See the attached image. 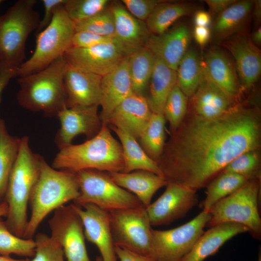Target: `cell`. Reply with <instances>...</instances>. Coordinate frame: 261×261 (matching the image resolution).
I'll return each instance as SVG.
<instances>
[{
    "mask_svg": "<svg viewBox=\"0 0 261 261\" xmlns=\"http://www.w3.org/2000/svg\"><path fill=\"white\" fill-rule=\"evenodd\" d=\"M94 261H102V260L101 256H97Z\"/></svg>",
    "mask_w": 261,
    "mask_h": 261,
    "instance_id": "54",
    "label": "cell"
},
{
    "mask_svg": "<svg viewBox=\"0 0 261 261\" xmlns=\"http://www.w3.org/2000/svg\"><path fill=\"white\" fill-rule=\"evenodd\" d=\"M128 57L133 92L144 96L153 72L155 56L149 49L145 47Z\"/></svg>",
    "mask_w": 261,
    "mask_h": 261,
    "instance_id": "33",
    "label": "cell"
},
{
    "mask_svg": "<svg viewBox=\"0 0 261 261\" xmlns=\"http://www.w3.org/2000/svg\"><path fill=\"white\" fill-rule=\"evenodd\" d=\"M109 214L115 246L149 256L153 229L146 207L114 210Z\"/></svg>",
    "mask_w": 261,
    "mask_h": 261,
    "instance_id": "11",
    "label": "cell"
},
{
    "mask_svg": "<svg viewBox=\"0 0 261 261\" xmlns=\"http://www.w3.org/2000/svg\"><path fill=\"white\" fill-rule=\"evenodd\" d=\"M203 63L211 80L234 103L242 88L233 61L223 50L214 47L206 52Z\"/></svg>",
    "mask_w": 261,
    "mask_h": 261,
    "instance_id": "22",
    "label": "cell"
},
{
    "mask_svg": "<svg viewBox=\"0 0 261 261\" xmlns=\"http://www.w3.org/2000/svg\"><path fill=\"white\" fill-rule=\"evenodd\" d=\"M2 1H3V0H0V4H1V3H2Z\"/></svg>",
    "mask_w": 261,
    "mask_h": 261,
    "instance_id": "56",
    "label": "cell"
},
{
    "mask_svg": "<svg viewBox=\"0 0 261 261\" xmlns=\"http://www.w3.org/2000/svg\"><path fill=\"white\" fill-rule=\"evenodd\" d=\"M188 99L177 84L167 99L163 114L169 124L172 133L177 129L187 114Z\"/></svg>",
    "mask_w": 261,
    "mask_h": 261,
    "instance_id": "37",
    "label": "cell"
},
{
    "mask_svg": "<svg viewBox=\"0 0 261 261\" xmlns=\"http://www.w3.org/2000/svg\"><path fill=\"white\" fill-rule=\"evenodd\" d=\"M102 77L77 69L66 61L63 83L67 107L99 106Z\"/></svg>",
    "mask_w": 261,
    "mask_h": 261,
    "instance_id": "19",
    "label": "cell"
},
{
    "mask_svg": "<svg viewBox=\"0 0 261 261\" xmlns=\"http://www.w3.org/2000/svg\"><path fill=\"white\" fill-rule=\"evenodd\" d=\"M203 61L193 48H188L181 59L177 69V85L188 98L196 91L202 79Z\"/></svg>",
    "mask_w": 261,
    "mask_h": 261,
    "instance_id": "32",
    "label": "cell"
},
{
    "mask_svg": "<svg viewBox=\"0 0 261 261\" xmlns=\"http://www.w3.org/2000/svg\"><path fill=\"white\" fill-rule=\"evenodd\" d=\"M63 57L72 67L103 76L127 57L116 42L88 48L70 47Z\"/></svg>",
    "mask_w": 261,
    "mask_h": 261,
    "instance_id": "14",
    "label": "cell"
},
{
    "mask_svg": "<svg viewBox=\"0 0 261 261\" xmlns=\"http://www.w3.org/2000/svg\"><path fill=\"white\" fill-rule=\"evenodd\" d=\"M115 25L114 39L128 56L146 47L150 33L145 22L134 17L121 2H114L110 7Z\"/></svg>",
    "mask_w": 261,
    "mask_h": 261,
    "instance_id": "18",
    "label": "cell"
},
{
    "mask_svg": "<svg viewBox=\"0 0 261 261\" xmlns=\"http://www.w3.org/2000/svg\"><path fill=\"white\" fill-rule=\"evenodd\" d=\"M193 21L195 26L209 28L212 23L211 16L206 11H198L194 14Z\"/></svg>",
    "mask_w": 261,
    "mask_h": 261,
    "instance_id": "48",
    "label": "cell"
},
{
    "mask_svg": "<svg viewBox=\"0 0 261 261\" xmlns=\"http://www.w3.org/2000/svg\"><path fill=\"white\" fill-rule=\"evenodd\" d=\"M112 42H116L114 38L88 31H76L72 38L70 47L88 48Z\"/></svg>",
    "mask_w": 261,
    "mask_h": 261,
    "instance_id": "43",
    "label": "cell"
},
{
    "mask_svg": "<svg viewBox=\"0 0 261 261\" xmlns=\"http://www.w3.org/2000/svg\"><path fill=\"white\" fill-rule=\"evenodd\" d=\"M65 63L62 56L44 69L20 77L17 94L19 104L32 112H42L45 117H57L67 107L63 83Z\"/></svg>",
    "mask_w": 261,
    "mask_h": 261,
    "instance_id": "5",
    "label": "cell"
},
{
    "mask_svg": "<svg viewBox=\"0 0 261 261\" xmlns=\"http://www.w3.org/2000/svg\"><path fill=\"white\" fill-rule=\"evenodd\" d=\"M152 113L146 98L133 93L113 110L104 124L122 129L138 140Z\"/></svg>",
    "mask_w": 261,
    "mask_h": 261,
    "instance_id": "21",
    "label": "cell"
},
{
    "mask_svg": "<svg viewBox=\"0 0 261 261\" xmlns=\"http://www.w3.org/2000/svg\"><path fill=\"white\" fill-rule=\"evenodd\" d=\"M190 98L192 112L208 118L221 116L230 110L234 104L211 80L204 67L202 81Z\"/></svg>",
    "mask_w": 261,
    "mask_h": 261,
    "instance_id": "25",
    "label": "cell"
},
{
    "mask_svg": "<svg viewBox=\"0 0 261 261\" xmlns=\"http://www.w3.org/2000/svg\"><path fill=\"white\" fill-rule=\"evenodd\" d=\"M246 232H249L246 227L233 222L222 223L209 227L181 261H204L216 254L228 240Z\"/></svg>",
    "mask_w": 261,
    "mask_h": 261,
    "instance_id": "24",
    "label": "cell"
},
{
    "mask_svg": "<svg viewBox=\"0 0 261 261\" xmlns=\"http://www.w3.org/2000/svg\"><path fill=\"white\" fill-rule=\"evenodd\" d=\"M160 196L146 207L151 226L170 224L183 218L199 202L197 190L169 182Z\"/></svg>",
    "mask_w": 261,
    "mask_h": 261,
    "instance_id": "13",
    "label": "cell"
},
{
    "mask_svg": "<svg viewBox=\"0 0 261 261\" xmlns=\"http://www.w3.org/2000/svg\"><path fill=\"white\" fill-rule=\"evenodd\" d=\"M191 37L188 27L184 23H180L160 34H151L146 47L176 71L189 48Z\"/></svg>",
    "mask_w": 261,
    "mask_h": 261,
    "instance_id": "20",
    "label": "cell"
},
{
    "mask_svg": "<svg viewBox=\"0 0 261 261\" xmlns=\"http://www.w3.org/2000/svg\"><path fill=\"white\" fill-rule=\"evenodd\" d=\"M51 166L74 173L86 169L122 172V148L108 125L102 123L100 130L93 138L82 144H70L59 149Z\"/></svg>",
    "mask_w": 261,
    "mask_h": 261,
    "instance_id": "2",
    "label": "cell"
},
{
    "mask_svg": "<svg viewBox=\"0 0 261 261\" xmlns=\"http://www.w3.org/2000/svg\"><path fill=\"white\" fill-rule=\"evenodd\" d=\"M221 173L240 175L248 180L260 179V160L258 151H247L239 155Z\"/></svg>",
    "mask_w": 261,
    "mask_h": 261,
    "instance_id": "38",
    "label": "cell"
},
{
    "mask_svg": "<svg viewBox=\"0 0 261 261\" xmlns=\"http://www.w3.org/2000/svg\"><path fill=\"white\" fill-rule=\"evenodd\" d=\"M195 6L186 1L162 0L154 8L145 20V24L152 35L160 34L178 19L193 13Z\"/></svg>",
    "mask_w": 261,
    "mask_h": 261,
    "instance_id": "30",
    "label": "cell"
},
{
    "mask_svg": "<svg viewBox=\"0 0 261 261\" xmlns=\"http://www.w3.org/2000/svg\"><path fill=\"white\" fill-rule=\"evenodd\" d=\"M132 93L127 56L115 69L102 77L99 103L102 108L100 116L102 123H104L113 110Z\"/></svg>",
    "mask_w": 261,
    "mask_h": 261,
    "instance_id": "23",
    "label": "cell"
},
{
    "mask_svg": "<svg viewBox=\"0 0 261 261\" xmlns=\"http://www.w3.org/2000/svg\"><path fill=\"white\" fill-rule=\"evenodd\" d=\"M233 57L242 89L251 87L261 73V52L247 34L237 33L222 42Z\"/></svg>",
    "mask_w": 261,
    "mask_h": 261,
    "instance_id": "17",
    "label": "cell"
},
{
    "mask_svg": "<svg viewBox=\"0 0 261 261\" xmlns=\"http://www.w3.org/2000/svg\"><path fill=\"white\" fill-rule=\"evenodd\" d=\"M212 36L209 28L195 26L193 37L196 42L201 46H204L209 41Z\"/></svg>",
    "mask_w": 261,
    "mask_h": 261,
    "instance_id": "47",
    "label": "cell"
},
{
    "mask_svg": "<svg viewBox=\"0 0 261 261\" xmlns=\"http://www.w3.org/2000/svg\"><path fill=\"white\" fill-rule=\"evenodd\" d=\"M63 4L55 9L50 24L36 34L35 50L17 71L16 76H26L44 69L63 56L71 47L75 24L66 13Z\"/></svg>",
    "mask_w": 261,
    "mask_h": 261,
    "instance_id": "7",
    "label": "cell"
},
{
    "mask_svg": "<svg viewBox=\"0 0 261 261\" xmlns=\"http://www.w3.org/2000/svg\"><path fill=\"white\" fill-rule=\"evenodd\" d=\"M253 4L254 0H237L218 14L211 30L214 38L222 42L237 34L252 12Z\"/></svg>",
    "mask_w": 261,
    "mask_h": 261,
    "instance_id": "28",
    "label": "cell"
},
{
    "mask_svg": "<svg viewBox=\"0 0 261 261\" xmlns=\"http://www.w3.org/2000/svg\"><path fill=\"white\" fill-rule=\"evenodd\" d=\"M8 211V204L5 201L0 203V218L6 217Z\"/></svg>",
    "mask_w": 261,
    "mask_h": 261,
    "instance_id": "52",
    "label": "cell"
},
{
    "mask_svg": "<svg viewBox=\"0 0 261 261\" xmlns=\"http://www.w3.org/2000/svg\"><path fill=\"white\" fill-rule=\"evenodd\" d=\"M253 16L255 25L256 28L261 26L260 23L261 21V0H254L253 7Z\"/></svg>",
    "mask_w": 261,
    "mask_h": 261,
    "instance_id": "50",
    "label": "cell"
},
{
    "mask_svg": "<svg viewBox=\"0 0 261 261\" xmlns=\"http://www.w3.org/2000/svg\"><path fill=\"white\" fill-rule=\"evenodd\" d=\"M210 219L202 211L184 224L167 230H152L149 256L156 261H181L190 251Z\"/></svg>",
    "mask_w": 261,
    "mask_h": 261,
    "instance_id": "10",
    "label": "cell"
},
{
    "mask_svg": "<svg viewBox=\"0 0 261 261\" xmlns=\"http://www.w3.org/2000/svg\"><path fill=\"white\" fill-rule=\"evenodd\" d=\"M108 0H66L63 7L74 23L91 17L107 8Z\"/></svg>",
    "mask_w": 261,
    "mask_h": 261,
    "instance_id": "40",
    "label": "cell"
},
{
    "mask_svg": "<svg viewBox=\"0 0 261 261\" xmlns=\"http://www.w3.org/2000/svg\"><path fill=\"white\" fill-rule=\"evenodd\" d=\"M257 261H261V250H260V252H259L258 254V259Z\"/></svg>",
    "mask_w": 261,
    "mask_h": 261,
    "instance_id": "55",
    "label": "cell"
},
{
    "mask_svg": "<svg viewBox=\"0 0 261 261\" xmlns=\"http://www.w3.org/2000/svg\"><path fill=\"white\" fill-rule=\"evenodd\" d=\"M34 240L35 253L31 261H65L62 246L50 236L39 233Z\"/></svg>",
    "mask_w": 261,
    "mask_h": 261,
    "instance_id": "41",
    "label": "cell"
},
{
    "mask_svg": "<svg viewBox=\"0 0 261 261\" xmlns=\"http://www.w3.org/2000/svg\"><path fill=\"white\" fill-rule=\"evenodd\" d=\"M74 24L75 32L88 31L114 39V20L110 7Z\"/></svg>",
    "mask_w": 261,
    "mask_h": 261,
    "instance_id": "39",
    "label": "cell"
},
{
    "mask_svg": "<svg viewBox=\"0 0 261 261\" xmlns=\"http://www.w3.org/2000/svg\"><path fill=\"white\" fill-rule=\"evenodd\" d=\"M79 194L73 203L96 205L107 212L144 206L132 193L118 186L108 172L86 169L76 173Z\"/></svg>",
    "mask_w": 261,
    "mask_h": 261,
    "instance_id": "9",
    "label": "cell"
},
{
    "mask_svg": "<svg viewBox=\"0 0 261 261\" xmlns=\"http://www.w3.org/2000/svg\"><path fill=\"white\" fill-rule=\"evenodd\" d=\"M252 42L257 47H259L261 44V26L258 27L252 33L250 37Z\"/></svg>",
    "mask_w": 261,
    "mask_h": 261,
    "instance_id": "51",
    "label": "cell"
},
{
    "mask_svg": "<svg viewBox=\"0 0 261 261\" xmlns=\"http://www.w3.org/2000/svg\"><path fill=\"white\" fill-rule=\"evenodd\" d=\"M74 207L82 220L85 238L98 248L102 261H118L112 236L109 212L87 203Z\"/></svg>",
    "mask_w": 261,
    "mask_h": 261,
    "instance_id": "16",
    "label": "cell"
},
{
    "mask_svg": "<svg viewBox=\"0 0 261 261\" xmlns=\"http://www.w3.org/2000/svg\"><path fill=\"white\" fill-rule=\"evenodd\" d=\"M248 180L246 177L232 173H221L206 186V197L200 207L206 212L217 203L233 193Z\"/></svg>",
    "mask_w": 261,
    "mask_h": 261,
    "instance_id": "34",
    "label": "cell"
},
{
    "mask_svg": "<svg viewBox=\"0 0 261 261\" xmlns=\"http://www.w3.org/2000/svg\"><path fill=\"white\" fill-rule=\"evenodd\" d=\"M108 174L116 184L132 192L145 207L151 203L155 193L168 183L163 176L145 170Z\"/></svg>",
    "mask_w": 261,
    "mask_h": 261,
    "instance_id": "26",
    "label": "cell"
},
{
    "mask_svg": "<svg viewBox=\"0 0 261 261\" xmlns=\"http://www.w3.org/2000/svg\"><path fill=\"white\" fill-rule=\"evenodd\" d=\"M165 121L163 114L152 113L138 139L142 148L156 162L161 156L165 144Z\"/></svg>",
    "mask_w": 261,
    "mask_h": 261,
    "instance_id": "35",
    "label": "cell"
},
{
    "mask_svg": "<svg viewBox=\"0 0 261 261\" xmlns=\"http://www.w3.org/2000/svg\"><path fill=\"white\" fill-rule=\"evenodd\" d=\"M98 106L66 107L58 114L57 117L60 127L56 135L55 142L59 149L72 144V140L78 135H85L89 139L97 134L102 125Z\"/></svg>",
    "mask_w": 261,
    "mask_h": 261,
    "instance_id": "15",
    "label": "cell"
},
{
    "mask_svg": "<svg viewBox=\"0 0 261 261\" xmlns=\"http://www.w3.org/2000/svg\"><path fill=\"white\" fill-rule=\"evenodd\" d=\"M0 261H31V259L28 258L22 259H15L10 256L0 255Z\"/></svg>",
    "mask_w": 261,
    "mask_h": 261,
    "instance_id": "53",
    "label": "cell"
},
{
    "mask_svg": "<svg viewBox=\"0 0 261 261\" xmlns=\"http://www.w3.org/2000/svg\"><path fill=\"white\" fill-rule=\"evenodd\" d=\"M79 194L76 173L56 170L44 158L29 196L31 214L23 238L33 239L40 224L49 213L71 201L74 202Z\"/></svg>",
    "mask_w": 261,
    "mask_h": 261,
    "instance_id": "4",
    "label": "cell"
},
{
    "mask_svg": "<svg viewBox=\"0 0 261 261\" xmlns=\"http://www.w3.org/2000/svg\"><path fill=\"white\" fill-rule=\"evenodd\" d=\"M43 159L31 150L28 137L21 138L18 154L9 177L4 198L8 206L5 224L12 233L19 237L23 238L28 225L29 198L38 178Z\"/></svg>",
    "mask_w": 261,
    "mask_h": 261,
    "instance_id": "3",
    "label": "cell"
},
{
    "mask_svg": "<svg viewBox=\"0 0 261 261\" xmlns=\"http://www.w3.org/2000/svg\"><path fill=\"white\" fill-rule=\"evenodd\" d=\"M21 138L11 135L0 118V203L4 201L9 177L16 160Z\"/></svg>",
    "mask_w": 261,
    "mask_h": 261,
    "instance_id": "31",
    "label": "cell"
},
{
    "mask_svg": "<svg viewBox=\"0 0 261 261\" xmlns=\"http://www.w3.org/2000/svg\"><path fill=\"white\" fill-rule=\"evenodd\" d=\"M66 0H43L44 7V15L41 19L36 34L44 29L51 22L55 9L59 5L63 4Z\"/></svg>",
    "mask_w": 261,
    "mask_h": 261,
    "instance_id": "44",
    "label": "cell"
},
{
    "mask_svg": "<svg viewBox=\"0 0 261 261\" xmlns=\"http://www.w3.org/2000/svg\"><path fill=\"white\" fill-rule=\"evenodd\" d=\"M176 84V71L155 56L154 68L148 85L149 94L146 98L152 113L163 114L167 99Z\"/></svg>",
    "mask_w": 261,
    "mask_h": 261,
    "instance_id": "27",
    "label": "cell"
},
{
    "mask_svg": "<svg viewBox=\"0 0 261 261\" xmlns=\"http://www.w3.org/2000/svg\"><path fill=\"white\" fill-rule=\"evenodd\" d=\"M261 126L255 107L234 105L211 118L192 112L172 133L156 163L168 183L197 191L236 157L259 149Z\"/></svg>",
    "mask_w": 261,
    "mask_h": 261,
    "instance_id": "1",
    "label": "cell"
},
{
    "mask_svg": "<svg viewBox=\"0 0 261 261\" xmlns=\"http://www.w3.org/2000/svg\"><path fill=\"white\" fill-rule=\"evenodd\" d=\"M115 250L119 261H156L150 256L142 255L120 246H115Z\"/></svg>",
    "mask_w": 261,
    "mask_h": 261,
    "instance_id": "45",
    "label": "cell"
},
{
    "mask_svg": "<svg viewBox=\"0 0 261 261\" xmlns=\"http://www.w3.org/2000/svg\"><path fill=\"white\" fill-rule=\"evenodd\" d=\"M48 220L50 236L62 247L67 261H91L85 244L84 226L73 204L62 205Z\"/></svg>",
    "mask_w": 261,
    "mask_h": 261,
    "instance_id": "12",
    "label": "cell"
},
{
    "mask_svg": "<svg viewBox=\"0 0 261 261\" xmlns=\"http://www.w3.org/2000/svg\"><path fill=\"white\" fill-rule=\"evenodd\" d=\"M162 0H122L121 3L134 17L145 22Z\"/></svg>",
    "mask_w": 261,
    "mask_h": 261,
    "instance_id": "42",
    "label": "cell"
},
{
    "mask_svg": "<svg viewBox=\"0 0 261 261\" xmlns=\"http://www.w3.org/2000/svg\"><path fill=\"white\" fill-rule=\"evenodd\" d=\"M260 179L248 180L233 193L214 204L209 211L210 219L206 226L233 222L246 227L256 239L261 238V218L259 202Z\"/></svg>",
    "mask_w": 261,
    "mask_h": 261,
    "instance_id": "8",
    "label": "cell"
},
{
    "mask_svg": "<svg viewBox=\"0 0 261 261\" xmlns=\"http://www.w3.org/2000/svg\"><path fill=\"white\" fill-rule=\"evenodd\" d=\"M111 129L117 136L122 148L123 173L145 170L163 176L157 163L147 155L136 139L122 129L114 127Z\"/></svg>",
    "mask_w": 261,
    "mask_h": 261,
    "instance_id": "29",
    "label": "cell"
},
{
    "mask_svg": "<svg viewBox=\"0 0 261 261\" xmlns=\"http://www.w3.org/2000/svg\"><path fill=\"white\" fill-rule=\"evenodd\" d=\"M16 76V72L12 70H2L0 71V102L3 90L8 84L12 78Z\"/></svg>",
    "mask_w": 261,
    "mask_h": 261,
    "instance_id": "49",
    "label": "cell"
},
{
    "mask_svg": "<svg viewBox=\"0 0 261 261\" xmlns=\"http://www.w3.org/2000/svg\"><path fill=\"white\" fill-rule=\"evenodd\" d=\"M36 0H18L0 15V71L16 72L25 61L26 44L37 29L40 15Z\"/></svg>",
    "mask_w": 261,
    "mask_h": 261,
    "instance_id": "6",
    "label": "cell"
},
{
    "mask_svg": "<svg viewBox=\"0 0 261 261\" xmlns=\"http://www.w3.org/2000/svg\"><path fill=\"white\" fill-rule=\"evenodd\" d=\"M237 0H205L210 12L214 14H218Z\"/></svg>",
    "mask_w": 261,
    "mask_h": 261,
    "instance_id": "46",
    "label": "cell"
},
{
    "mask_svg": "<svg viewBox=\"0 0 261 261\" xmlns=\"http://www.w3.org/2000/svg\"><path fill=\"white\" fill-rule=\"evenodd\" d=\"M36 243L33 239H25L12 233L5 221L0 218V255L10 256L14 254L26 258H33Z\"/></svg>",
    "mask_w": 261,
    "mask_h": 261,
    "instance_id": "36",
    "label": "cell"
}]
</instances>
